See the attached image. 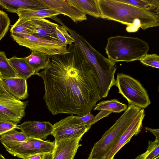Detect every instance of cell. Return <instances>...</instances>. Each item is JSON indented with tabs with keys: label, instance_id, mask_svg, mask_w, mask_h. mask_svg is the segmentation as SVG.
Returning <instances> with one entry per match:
<instances>
[{
	"label": "cell",
	"instance_id": "obj_10",
	"mask_svg": "<svg viewBox=\"0 0 159 159\" xmlns=\"http://www.w3.org/2000/svg\"><path fill=\"white\" fill-rule=\"evenodd\" d=\"M28 101H21L0 96V120L16 125L25 115Z\"/></svg>",
	"mask_w": 159,
	"mask_h": 159
},
{
	"label": "cell",
	"instance_id": "obj_35",
	"mask_svg": "<svg viewBox=\"0 0 159 159\" xmlns=\"http://www.w3.org/2000/svg\"><path fill=\"white\" fill-rule=\"evenodd\" d=\"M45 154H41L34 155L29 157L28 159H43Z\"/></svg>",
	"mask_w": 159,
	"mask_h": 159
},
{
	"label": "cell",
	"instance_id": "obj_37",
	"mask_svg": "<svg viewBox=\"0 0 159 159\" xmlns=\"http://www.w3.org/2000/svg\"><path fill=\"white\" fill-rule=\"evenodd\" d=\"M52 153H49L45 154L43 159H52Z\"/></svg>",
	"mask_w": 159,
	"mask_h": 159
},
{
	"label": "cell",
	"instance_id": "obj_11",
	"mask_svg": "<svg viewBox=\"0 0 159 159\" xmlns=\"http://www.w3.org/2000/svg\"><path fill=\"white\" fill-rule=\"evenodd\" d=\"M0 96L18 100L26 99L28 96L26 80L0 77Z\"/></svg>",
	"mask_w": 159,
	"mask_h": 159
},
{
	"label": "cell",
	"instance_id": "obj_27",
	"mask_svg": "<svg viewBox=\"0 0 159 159\" xmlns=\"http://www.w3.org/2000/svg\"><path fill=\"white\" fill-rule=\"evenodd\" d=\"M55 31L59 40L62 43L70 45L75 42L74 39L69 34L67 30L62 25H58L56 28Z\"/></svg>",
	"mask_w": 159,
	"mask_h": 159
},
{
	"label": "cell",
	"instance_id": "obj_26",
	"mask_svg": "<svg viewBox=\"0 0 159 159\" xmlns=\"http://www.w3.org/2000/svg\"><path fill=\"white\" fill-rule=\"evenodd\" d=\"M30 21L29 19L19 18L11 26V33L29 34Z\"/></svg>",
	"mask_w": 159,
	"mask_h": 159
},
{
	"label": "cell",
	"instance_id": "obj_36",
	"mask_svg": "<svg viewBox=\"0 0 159 159\" xmlns=\"http://www.w3.org/2000/svg\"><path fill=\"white\" fill-rule=\"evenodd\" d=\"M149 153V150L147 149L145 152L138 156L135 159H144L148 155Z\"/></svg>",
	"mask_w": 159,
	"mask_h": 159
},
{
	"label": "cell",
	"instance_id": "obj_18",
	"mask_svg": "<svg viewBox=\"0 0 159 159\" xmlns=\"http://www.w3.org/2000/svg\"><path fill=\"white\" fill-rule=\"evenodd\" d=\"M51 56L47 54L35 51H32L29 56L24 57L27 63L34 71V75L40 70L48 67L50 62Z\"/></svg>",
	"mask_w": 159,
	"mask_h": 159
},
{
	"label": "cell",
	"instance_id": "obj_32",
	"mask_svg": "<svg viewBox=\"0 0 159 159\" xmlns=\"http://www.w3.org/2000/svg\"><path fill=\"white\" fill-rule=\"evenodd\" d=\"M94 116L91 112H89L82 116H79V119L82 122L85 124L88 127L90 128L92 125L91 122Z\"/></svg>",
	"mask_w": 159,
	"mask_h": 159
},
{
	"label": "cell",
	"instance_id": "obj_4",
	"mask_svg": "<svg viewBox=\"0 0 159 159\" xmlns=\"http://www.w3.org/2000/svg\"><path fill=\"white\" fill-rule=\"evenodd\" d=\"M149 49L148 44L145 41L136 37L119 35L108 38L105 48L108 58L115 63L139 60Z\"/></svg>",
	"mask_w": 159,
	"mask_h": 159
},
{
	"label": "cell",
	"instance_id": "obj_25",
	"mask_svg": "<svg viewBox=\"0 0 159 159\" xmlns=\"http://www.w3.org/2000/svg\"><path fill=\"white\" fill-rule=\"evenodd\" d=\"M28 138L22 132H18L16 129H13L0 136V142L2 143L22 142Z\"/></svg>",
	"mask_w": 159,
	"mask_h": 159
},
{
	"label": "cell",
	"instance_id": "obj_22",
	"mask_svg": "<svg viewBox=\"0 0 159 159\" xmlns=\"http://www.w3.org/2000/svg\"><path fill=\"white\" fill-rule=\"evenodd\" d=\"M127 107L126 104L114 99L100 102L96 105L93 110H104L119 113L125 111Z\"/></svg>",
	"mask_w": 159,
	"mask_h": 159
},
{
	"label": "cell",
	"instance_id": "obj_38",
	"mask_svg": "<svg viewBox=\"0 0 159 159\" xmlns=\"http://www.w3.org/2000/svg\"><path fill=\"white\" fill-rule=\"evenodd\" d=\"M0 159H6V158L0 153Z\"/></svg>",
	"mask_w": 159,
	"mask_h": 159
},
{
	"label": "cell",
	"instance_id": "obj_30",
	"mask_svg": "<svg viewBox=\"0 0 159 159\" xmlns=\"http://www.w3.org/2000/svg\"><path fill=\"white\" fill-rule=\"evenodd\" d=\"M147 149L149 153L144 159H159V141H149Z\"/></svg>",
	"mask_w": 159,
	"mask_h": 159
},
{
	"label": "cell",
	"instance_id": "obj_1",
	"mask_svg": "<svg viewBox=\"0 0 159 159\" xmlns=\"http://www.w3.org/2000/svg\"><path fill=\"white\" fill-rule=\"evenodd\" d=\"M51 58L48 67L36 74L43 80V98L49 111L53 115L79 116L91 112L102 98L93 72L77 46L73 43L66 53Z\"/></svg>",
	"mask_w": 159,
	"mask_h": 159
},
{
	"label": "cell",
	"instance_id": "obj_14",
	"mask_svg": "<svg viewBox=\"0 0 159 159\" xmlns=\"http://www.w3.org/2000/svg\"><path fill=\"white\" fill-rule=\"evenodd\" d=\"M16 129L21 130L28 138L44 140L51 134L53 125L48 121H28L16 125Z\"/></svg>",
	"mask_w": 159,
	"mask_h": 159
},
{
	"label": "cell",
	"instance_id": "obj_9",
	"mask_svg": "<svg viewBox=\"0 0 159 159\" xmlns=\"http://www.w3.org/2000/svg\"><path fill=\"white\" fill-rule=\"evenodd\" d=\"M78 117L71 115L53 125L51 134L54 137L55 142L67 139L82 138L90 128L80 121Z\"/></svg>",
	"mask_w": 159,
	"mask_h": 159
},
{
	"label": "cell",
	"instance_id": "obj_34",
	"mask_svg": "<svg viewBox=\"0 0 159 159\" xmlns=\"http://www.w3.org/2000/svg\"><path fill=\"white\" fill-rule=\"evenodd\" d=\"M145 129L148 130L154 135L156 137L155 140L159 141V129H153L148 127H145Z\"/></svg>",
	"mask_w": 159,
	"mask_h": 159
},
{
	"label": "cell",
	"instance_id": "obj_24",
	"mask_svg": "<svg viewBox=\"0 0 159 159\" xmlns=\"http://www.w3.org/2000/svg\"><path fill=\"white\" fill-rule=\"evenodd\" d=\"M17 77L5 53L0 51V77L6 78Z\"/></svg>",
	"mask_w": 159,
	"mask_h": 159
},
{
	"label": "cell",
	"instance_id": "obj_20",
	"mask_svg": "<svg viewBox=\"0 0 159 159\" xmlns=\"http://www.w3.org/2000/svg\"><path fill=\"white\" fill-rule=\"evenodd\" d=\"M8 60L14 70L17 77L26 80L35 72L33 68L27 63L24 57L19 58L13 56Z\"/></svg>",
	"mask_w": 159,
	"mask_h": 159
},
{
	"label": "cell",
	"instance_id": "obj_17",
	"mask_svg": "<svg viewBox=\"0 0 159 159\" xmlns=\"http://www.w3.org/2000/svg\"><path fill=\"white\" fill-rule=\"evenodd\" d=\"M0 7L12 13L21 10L49 8L42 0H0Z\"/></svg>",
	"mask_w": 159,
	"mask_h": 159
},
{
	"label": "cell",
	"instance_id": "obj_6",
	"mask_svg": "<svg viewBox=\"0 0 159 159\" xmlns=\"http://www.w3.org/2000/svg\"><path fill=\"white\" fill-rule=\"evenodd\" d=\"M115 85L118 93L125 98L129 105L144 109L151 104L147 90L139 81L130 76L117 74Z\"/></svg>",
	"mask_w": 159,
	"mask_h": 159
},
{
	"label": "cell",
	"instance_id": "obj_31",
	"mask_svg": "<svg viewBox=\"0 0 159 159\" xmlns=\"http://www.w3.org/2000/svg\"><path fill=\"white\" fill-rule=\"evenodd\" d=\"M16 125L9 121L0 120V136L12 129H16Z\"/></svg>",
	"mask_w": 159,
	"mask_h": 159
},
{
	"label": "cell",
	"instance_id": "obj_23",
	"mask_svg": "<svg viewBox=\"0 0 159 159\" xmlns=\"http://www.w3.org/2000/svg\"><path fill=\"white\" fill-rule=\"evenodd\" d=\"M139 8L159 13V0H119Z\"/></svg>",
	"mask_w": 159,
	"mask_h": 159
},
{
	"label": "cell",
	"instance_id": "obj_12",
	"mask_svg": "<svg viewBox=\"0 0 159 159\" xmlns=\"http://www.w3.org/2000/svg\"><path fill=\"white\" fill-rule=\"evenodd\" d=\"M144 116V109L141 108L117 142L107 153L104 159H113L116 154L124 145L129 142L132 137L140 132Z\"/></svg>",
	"mask_w": 159,
	"mask_h": 159
},
{
	"label": "cell",
	"instance_id": "obj_5",
	"mask_svg": "<svg viewBox=\"0 0 159 159\" xmlns=\"http://www.w3.org/2000/svg\"><path fill=\"white\" fill-rule=\"evenodd\" d=\"M141 109L129 105L120 117L95 143L88 158L104 159L107 153L117 142Z\"/></svg>",
	"mask_w": 159,
	"mask_h": 159
},
{
	"label": "cell",
	"instance_id": "obj_13",
	"mask_svg": "<svg viewBox=\"0 0 159 159\" xmlns=\"http://www.w3.org/2000/svg\"><path fill=\"white\" fill-rule=\"evenodd\" d=\"M58 25L45 18L30 20L29 34L46 40L60 41L55 31Z\"/></svg>",
	"mask_w": 159,
	"mask_h": 159
},
{
	"label": "cell",
	"instance_id": "obj_2",
	"mask_svg": "<svg viewBox=\"0 0 159 159\" xmlns=\"http://www.w3.org/2000/svg\"><path fill=\"white\" fill-rule=\"evenodd\" d=\"M98 2L101 18L126 25L128 32L159 25V13L144 10L119 0H98Z\"/></svg>",
	"mask_w": 159,
	"mask_h": 159
},
{
	"label": "cell",
	"instance_id": "obj_3",
	"mask_svg": "<svg viewBox=\"0 0 159 159\" xmlns=\"http://www.w3.org/2000/svg\"><path fill=\"white\" fill-rule=\"evenodd\" d=\"M62 25L74 39V43L77 46L90 66L98 84L101 98L107 97L111 88L115 85V74L117 69L115 63L94 48L82 36L65 24Z\"/></svg>",
	"mask_w": 159,
	"mask_h": 159
},
{
	"label": "cell",
	"instance_id": "obj_28",
	"mask_svg": "<svg viewBox=\"0 0 159 159\" xmlns=\"http://www.w3.org/2000/svg\"><path fill=\"white\" fill-rule=\"evenodd\" d=\"M10 24V20L7 14L0 10V41L7 33Z\"/></svg>",
	"mask_w": 159,
	"mask_h": 159
},
{
	"label": "cell",
	"instance_id": "obj_33",
	"mask_svg": "<svg viewBox=\"0 0 159 159\" xmlns=\"http://www.w3.org/2000/svg\"><path fill=\"white\" fill-rule=\"evenodd\" d=\"M112 112H111L104 110L100 111L96 116H94L92 120L91 125H92L102 118L107 117Z\"/></svg>",
	"mask_w": 159,
	"mask_h": 159
},
{
	"label": "cell",
	"instance_id": "obj_16",
	"mask_svg": "<svg viewBox=\"0 0 159 159\" xmlns=\"http://www.w3.org/2000/svg\"><path fill=\"white\" fill-rule=\"evenodd\" d=\"M81 138H72L55 142L52 159H74L79 148Z\"/></svg>",
	"mask_w": 159,
	"mask_h": 159
},
{
	"label": "cell",
	"instance_id": "obj_19",
	"mask_svg": "<svg viewBox=\"0 0 159 159\" xmlns=\"http://www.w3.org/2000/svg\"><path fill=\"white\" fill-rule=\"evenodd\" d=\"M70 4L87 14L96 18L101 17L98 0H67Z\"/></svg>",
	"mask_w": 159,
	"mask_h": 159
},
{
	"label": "cell",
	"instance_id": "obj_8",
	"mask_svg": "<svg viewBox=\"0 0 159 159\" xmlns=\"http://www.w3.org/2000/svg\"><path fill=\"white\" fill-rule=\"evenodd\" d=\"M11 36L20 45L28 48L31 51L50 56L62 55L67 52V45L60 41L46 40L26 34L11 33Z\"/></svg>",
	"mask_w": 159,
	"mask_h": 159
},
{
	"label": "cell",
	"instance_id": "obj_21",
	"mask_svg": "<svg viewBox=\"0 0 159 159\" xmlns=\"http://www.w3.org/2000/svg\"><path fill=\"white\" fill-rule=\"evenodd\" d=\"M19 18L31 20L34 19L52 17L60 15L57 11L51 8L44 9L21 10L16 11Z\"/></svg>",
	"mask_w": 159,
	"mask_h": 159
},
{
	"label": "cell",
	"instance_id": "obj_29",
	"mask_svg": "<svg viewBox=\"0 0 159 159\" xmlns=\"http://www.w3.org/2000/svg\"><path fill=\"white\" fill-rule=\"evenodd\" d=\"M143 64L159 69V56L156 54H147L139 60Z\"/></svg>",
	"mask_w": 159,
	"mask_h": 159
},
{
	"label": "cell",
	"instance_id": "obj_7",
	"mask_svg": "<svg viewBox=\"0 0 159 159\" xmlns=\"http://www.w3.org/2000/svg\"><path fill=\"white\" fill-rule=\"evenodd\" d=\"M2 144L6 150L13 156L22 159H28L34 155L52 153L55 142L49 140L28 138L22 142Z\"/></svg>",
	"mask_w": 159,
	"mask_h": 159
},
{
	"label": "cell",
	"instance_id": "obj_15",
	"mask_svg": "<svg viewBox=\"0 0 159 159\" xmlns=\"http://www.w3.org/2000/svg\"><path fill=\"white\" fill-rule=\"evenodd\" d=\"M48 8L66 16L75 23L86 20V15L67 0H42Z\"/></svg>",
	"mask_w": 159,
	"mask_h": 159
},
{
	"label": "cell",
	"instance_id": "obj_39",
	"mask_svg": "<svg viewBox=\"0 0 159 159\" xmlns=\"http://www.w3.org/2000/svg\"><path fill=\"white\" fill-rule=\"evenodd\" d=\"M87 159H89L87 158Z\"/></svg>",
	"mask_w": 159,
	"mask_h": 159
}]
</instances>
